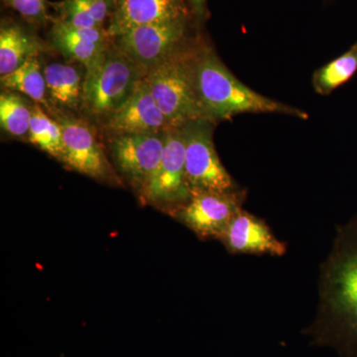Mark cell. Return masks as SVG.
Wrapping results in <instances>:
<instances>
[{"instance_id":"17","label":"cell","mask_w":357,"mask_h":357,"mask_svg":"<svg viewBox=\"0 0 357 357\" xmlns=\"http://www.w3.org/2000/svg\"><path fill=\"white\" fill-rule=\"evenodd\" d=\"M0 83L4 91L22 93L35 103L48 107L46 79L38 57L30 58L10 74L0 77Z\"/></svg>"},{"instance_id":"13","label":"cell","mask_w":357,"mask_h":357,"mask_svg":"<svg viewBox=\"0 0 357 357\" xmlns=\"http://www.w3.org/2000/svg\"><path fill=\"white\" fill-rule=\"evenodd\" d=\"M102 128L110 135H119L164 132L170 126L144 77L128 102L112 115Z\"/></svg>"},{"instance_id":"14","label":"cell","mask_w":357,"mask_h":357,"mask_svg":"<svg viewBox=\"0 0 357 357\" xmlns=\"http://www.w3.org/2000/svg\"><path fill=\"white\" fill-rule=\"evenodd\" d=\"M51 40L63 55L83 65L86 72L98 64L112 43L103 27H75L60 20L52 28Z\"/></svg>"},{"instance_id":"7","label":"cell","mask_w":357,"mask_h":357,"mask_svg":"<svg viewBox=\"0 0 357 357\" xmlns=\"http://www.w3.org/2000/svg\"><path fill=\"white\" fill-rule=\"evenodd\" d=\"M215 126L208 121H191L184 126L185 174L191 192H229L239 189L215 150Z\"/></svg>"},{"instance_id":"23","label":"cell","mask_w":357,"mask_h":357,"mask_svg":"<svg viewBox=\"0 0 357 357\" xmlns=\"http://www.w3.org/2000/svg\"><path fill=\"white\" fill-rule=\"evenodd\" d=\"M195 20L203 21L206 15V0H188Z\"/></svg>"},{"instance_id":"10","label":"cell","mask_w":357,"mask_h":357,"mask_svg":"<svg viewBox=\"0 0 357 357\" xmlns=\"http://www.w3.org/2000/svg\"><path fill=\"white\" fill-rule=\"evenodd\" d=\"M246 192H195L187 204L171 217L192 230L199 239H218L230 220L243 210Z\"/></svg>"},{"instance_id":"22","label":"cell","mask_w":357,"mask_h":357,"mask_svg":"<svg viewBox=\"0 0 357 357\" xmlns=\"http://www.w3.org/2000/svg\"><path fill=\"white\" fill-rule=\"evenodd\" d=\"M14 10L27 20L42 22L47 18V6L45 0H6Z\"/></svg>"},{"instance_id":"3","label":"cell","mask_w":357,"mask_h":357,"mask_svg":"<svg viewBox=\"0 0 357 357\" xmlns=\"http://www.w3.org/2000/svg\"><path fill=\"white\" fill-rule=\"evenodd\" d=\"M203 37L189 44L148 70L145 79L170 128L206 121L196 88V62Z\"/></svg>"},{"instance_id":"12","label":"cell","mask_w":357,"mask_h":357,"mask_svg":"<svg viewBox=\"0 0 357 357\" xmlns=\"http://www.w3.org/2000/svg\"><path fill=\"white\" fill-rule=\"evenodd\" d=\"M218 241L234 255L282 257L287 252V244L275 236L268 223L244 208L230 220Z\"/></svg>"},{"instance_id":"8","label":"cell","mask_w":357,"mask_h":357,"mask_svg":"<svg viewBox=\"0 0 357 357\" xmlns=\"http://www.w3.org/2000/svg\"><path fill=\"white\" fill-rule=\"evenodd\" d=\"M164 132L109 135L110 162L138 198L161 161Z\"/></svg>"},{"instance_id":"2","label":"cell","mask_w":357,"mask_h":357,"mask_svg":"<svg viewBox=\"0 0 357 357\" xmlns=\"http://www.w3.org/2000/svg\"><path fill=\"white\" fill-rule=\"evenodd\" d=\"M196 88L204 119L215 124L243 114L288 115L303 121L309 119L304 110L267 98L239 81L204 40L197 58Z\"/></svg>"},{"instance_id":"21","label":"cell","mask_w":357,"mask_h":357,"mask_svg":"<svg viewBox=\"0 0 357 357\" xmlns=\"http://www.w3.org/2000/svg\"><path fill=\"white\" fill-rule=\"evenodd\" d=\"M59 20L75 27H100L96 22L88 0H65L58 6Z\"/></svg>"},{"instance_id":"1","label":"cell","mask_w":357,"mask_h":357,"mask_svg":"<svg viewBox=\"0 0 357 357\" xmlns=\"http://www.w3.org/2000/svg\"><path fill=\"white\" fill-rule=\"evenodd\" d=\"M318 286L316 316L303 333L314 347L357 357V213L337 225Z\"/></svg>"},{"instance_id":"9","label":"cell","mask_w":357,"mask_h":357,"mask_svg":"<svg viewBox=\"0 0 357 357\" xmlns=\"http://www.w3.org/2000/svg\"><path fill=\"white\" fill-rule=\"evenodd\" d=\"M56 121L63 131L64 152L61 162L65 166L100 182L123 183L88 121L64 114L56 115Z\"/></svg>"},{"instance_id":"16","label":"cell","mask_w":357,"mask_h":357,"mask_svg":"<svg viewBox=\"0 0 357 357\" xmlns=\"http://www.w3.org/2000/svg\"><path fill=\"white\" fill-rule=\"evenodd\" d=\"M43 46L20 25L6 23L0 29V77L6 76L30 58L38 57Z\"/></svg>"},{"instance_id":"15","label":"cell","mask_w":357,"mask_h":357,"mask_svg":"<svg viewBox=\"0 0 357 357\" xmlns=\"http://www.w3.org/2000/svg\"><path fill=\"white\" fill-rule=\"evenodd\" d=\"M48 98L63 109H79L83 105L84 82L75 66L52 63L44 69Z\"/></svg>"},{"instance_id":"19","label":"cell","mask_w":357,"mask_h":357,"mask_svg":"<svg viewBox=\"0 0 357 357\" xmlns=\"http://www.w3.org/2000/svg\"><path fill=\"white\" fill-rule=\"evenodd\" d=\"M28 139L42 151L46 152L59 161L62 160L64 152L62 128L56 119H51L43 112L38 103L33 105Z\"/></svg>"},{"instance_id":"20","label":"cell","mask_w":357,"mask_h":357,"mask_svg":"<svg viewBox=\"0 0 357 357\" xmlns=\"http://www.w3.org/2000/svg\"><path fill=\"white\" fill-rule=\"evenodd\" d=\"M33 105L14 91H4L0 96V126L13 137L22 138L29 134Z\"/></svg>"},{"instance_id":"5","label":"cell","mask_w":357,"mask_h":357,"mask_svg":"<svg viewBox=\"0 0 357 357\" xmlns=\"http://www.w3.org/2000/svg\"><path fill=\"white\" fill-rule=\"evenodd\" d=\"M192 20L151 23L112 38L117 48L145 74L197 36Z\"/></svg>"},{"instance_id":"18","label":"cell","mask_w":357,"mask_h":357,"mask_svg":"<svg viewBox=\"0 0 357 357\" xmlns=\"http://www.w3.org/2000/svg\"><path fill=\"white\" fill-rule=\"evenodd\" d=\"M357 72V41L340 57L319 68L312 75V86L317 93L328 96L351 81Z\"/></svg>"},{"instance_id":"4","label":"cell","mask_w":357,"mask_h":357,"mask_svg":"<svg viewBox=\"0 0 357 357\" xmlns=\"http://www.w3.org/2000/svg\"><path fill=\"white\" fill-rule=\"evenodd\" d=\"M145 76L112 40L98 64L84 74L82 109L102 126L128 102Z\"/></svg>"},{"instance_id":"6","label":"cell","mask_w":357,"mask_h":357,"mask_svg":"<svg viewBox=\"0 0 357 357\" xmlns=\"http://www.w3.org/2000/svg\"><path fill=\"white\" fill-rule=\"evenodd\" d=\"M191 197L185 174L184 126L170 128L164 132L163 154L158 168L139 199L170 215Z\"/></svg>"},{"instance_id":"11","label":"cell","mask_w":357,"mask_h":357,"mask_svg":"<svg viewBox=\"0 0 357 357\" xmlns=\"http://www.w3.org/2000/svg\"><path fill=\"white\" fill-rule=\"evenodd\" d=\"M178 20H195L188 0H114L107 31L112 39L139 26Z\"/></svg>"}]
</instances>
